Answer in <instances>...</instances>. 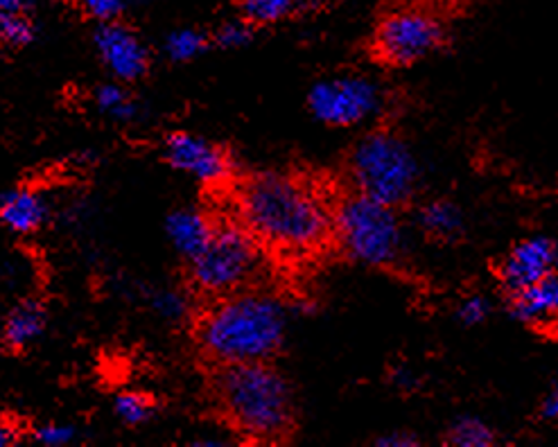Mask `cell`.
<instances>
[{
    "mask_svg": "<svg viewBox=\"0 0 558 447\" xmlns=\"http://www.w3.org/2000/svg\"><path fill=\"white\" fill-rule=\"evenodd\" d=\"M235 206L242 227L278 253H315L335 238L332 206L299 177L263 172L244 179Z\"/></svg>",
    "mask_w": 558,
    "mask_h": 447,
    "instance_id": "obj_1",
    "label": "cell"
},
{
    "mask_svg": "<svg viewBox=\"0 0 558 447\" xmlns=\"http://www.w3.org/2000/svg\"><path fill=\"white\" fill-rule=\"evenodd\" d=\"M288 330L283 303L258 292H238L215 303L197 322V343L217 366L269 362L281 353Z\"/></svg>",
    "mask_w": 558,
    "mask_h": 447,
    "instance_id": "obj_2",
    "label": "cell"
},
{
    "mask_svg": "<svg viewBox=\"0 0 558 447\" xmlns=\"http://www.w3.org/2000/svg\"><path fill=\"white\" fill-rule=\"evenodd\" d=\"M213 394L225 419L250 438L278 440L294 425L290 385L269 362L220 366Z\"/></svg>",
    "mask_w": 558,
    "mask_h": 447,
    "instance_id": "obj_3",
    "label": "cell"
},
{
    "mask_svg": "<svg viewBox=\"0 0 558 447\" xmlns=\"http://www.w3.org/2000/svg\"><path fill=\"white\" fill-rule=\"evenodd\" d=\"M349 177L355 193L400 208L414 197L421 168L405 141L391 132H371L351 152Z\"/></svg>",
    "mask_w": 558,
    "mask_h": 447,
    "instance_id": "obj_4",
    "label": "cell"
},
{
    "mask_svg": "<svg viewBox=\"0 0 558 447\" xmlns=\"http://www.w3.org/2000/svg\"><path fill=\"white\" fill-rule=\"evenodd\" d=\"M335 240L366 267H391L405 249V233L393 206L351 190L332 206Z\"/></svg>",
    "mask_w": 558,
    "mask_h": 447,
    "instance_id": "obj_5",
    "label": "cell"
},
{
    "mask_svg": "<svg viewBox=\"0 0 558 447\" xmlns=\"http://www.w3.org/2000/svg\"><path fill=\"white\" fill-rule=\"evenodd\" d=\"M260 242L242 224H220L210 242L189 261V278L199 294L225 299L242 292L260 269Z\"/></svg>",
    "mask_w": 558,
    "mask_h": 447,
    "instance_id": "obj_6",
    "label": "cell"
},
{
    "mask_svg": "<svg viewBox=\"0 0 558 447\" xmlns=\"http://www.w3.org/2000/svg\"><path fill=\"white\" fill-rule=\"evenodd\" d=\"M307 109L322 124L347 130L371 120L383 109V88L360 73L332 75L310 88Z\"/></svg>",
    "mask_w": 558,
    "mask_h": 447,
    "instance_id": "obj_7",
    "label": "cell"
},
{
    "mask_svg": "<svg viewBox=\"0 0 558 447\" xmlns=\"http://www.w3.org/2000/svg\"><path fill=\"white\" fill-rule=\"evenodd\" d=\"M446 41L444 25L423 10L389 12L376 27L374 55L387 67L405 69L437 52Z\"/></svg>",
    "mask_w": 558,
    "mask_h": 447,
    "instance_id": "obj_8",
    "label": "cell"
},
{
    "mask_svg": "<svg viewBox=\"0 0 558 447\" xmlns=\"http://www.w3.org/2000/svg\"><path fill=\"white\" fill-rule=\"evenodd\" d=\"M93 46L102 67L122 84L138 82L149 71V50L138 32L118 21L100 23L93 32Z\"/></svg>",
    "mask_w": 558,
    "mask_h": 447,
    "instance_id": "obj_9",
    "label": "cell"
},
{
    "mask_svg": "<svg viewBox=\"0 0 558 447\" xmlns=\"http://www.w3.org/2000/svg\"><path fill=\"white\" fill-rule=\"evenodd\" d=\"M161 154L177 172L189 174L202 183H220L231 172L227 152L191 132H172L163 138Z\"/></svg>",
    "mask_w": 558,
    "mask_h": 447,
    "instance_id": "obj_10",
    "label": "cell"
},
{
    "mask_svg": "<svg viewBox=\"0 0 558 447\" xmlns=\"http://www.w3.org/2000/svg\"><path fill=\"white\" fill-rule=\"evenodd\" d=\"M558 269V242L545 235H534L518 242L500 265V280L509 294L532 287Z\"/></svg>",
    "mask_w": 558,
    "mask_h": 447,
    "instance_id": "obj_11",
    "label": "cell"
},
{
    "mask_svg": "<svg viewBox=\"0 0 558 447\" xmlns=\"http://www.w3.org/2000/svg\"><path fill=\"white\" fill-rule=\"evenodd\" d=\"M0 219H3V227L14 235H35L48 221V202L35 188H12L3 195V202H0Z\"/></svg>",
    "mask_w": 558,
    "mask_h": 447,
    "instance_id": "obj_12",
    "label": "cell"
},
{
    "mask_svg": "<svg viewBox=\"0 0 558 447\" xmlns=\"http://www.w3.org/2000/svg\"><path fill=\"white\" fill-rule=\"evenodd\" d=\"M166 231L174 251L189 263L210 242L215 233V224L199 210L181 208L168 217Z\"/></svg>",
    "mask_w": 558,
    "mask_h": 447,
    "instance_id": "obj_13",
    "label": "cell"
},
{
    "mask_svg": "<svg viewBox=\"0 0 558 447\" xmlns=\"http://www.w3.org/2000/svg\"><path fill=\"white\" fill-rule=\"evenodd\" d=\"M48 312L41 301L23 299L5 316L3 343L10 350H25L33 346L46 330Z\"/></svg>",
    "mask_w": 558,
    "mask_h": 447,
    "instance_id": "obj_14",
    "label": "cell"
},
{
    "mask_svg": "<svg viewBox=\"0 0 558 447\" xmlns=\"http://www.w3.org/2000/svg\"><path fill=\"white\" fill-rule=\"evenodd\" d=\"M511 314L522 324H541L558 314V278L549 276L532 287L509 294Z\"/></svg>",
    "mask_w": 558,
    "mask_h": 447,
    "instance_id": "obj_15",
    "label": "cell"
},
{
    "mask_svg": "<svg viewBox=\"0 0 558 447\" xmlns=\"http://www.w3.org/2000/svg\"><path fill=\"white\" fill-rule=\"evenodd\" d=\"M416 224H418V229L429 238L450 240L461 233L463 217H461V210L452 202L437 200V202H429L418 208Z\"/></svg>",
    "mask_w": 558,
    "mask_h": 447,
    "instance_id": "obj_16",
    "label": "cell"
},
{
    "mask_svg": "<svg viewBox=\"0 0 558 447\" xmlns=\"http://www.w3.org/2000/svg\"><path fill=\"white\" fill-rule=\"evenodd\" d=\"M301 5L303 0H238V12L244 21L263 27L290 19Z\"/></svg>",
    "mask_w": 558,
    "mask_h": 447,
    "instance_id": "obj_17",
    "label": "cell"
},
{
    "mask_svg": "<svg viewBox=\"0 0 558 447\" xmlns=\"http://www.w3.org/2000/svg\"><path fill=\"white\" fill-rule=\"evenodd\" d=\"M98 109L118 122H132L138 116V105L130 95V90L122 86V82L100 84L93 93Z\"/></svg>",
    "mask_w": 558,
    "mask_h": 447,
    "instance_id": "obj_18",
    "label": "cell"
},
{
    "mask_svg": "<svg viewBox=\"0 0 558 447\" xmlns=\"http://www.w3.org/2000/svg\"><path fill=\"white\" fill-rule=\"evenodd\" d=\"M210 46H213V37L206 35V32L195 27H181L170 32L163 50L174 63H183V61H193L195 57L206 52Z\"/></svg>",
    "mask_w": 558,
    "mask_h": 447,
    "instance_id": "obj_19",
    "label": "cell"
},
{
    "mask_svg": "<svg viewBox=\"0 0 558 447\" xmlns=\"http://www.w3.org/2000/svg\"><path fill=\"white\" fill-rule=\"evenodd\" d=\"M113 411L128 427H138L154 416V400L141 391H122L113 400Z\"/></svg>",
    "mask_w": 558,
    "mask_h": 447,
    "instance_id": "obj_20",
    "label": "cell"
},
{
    "mask_svg": "<svg viewBox=\"0 0 558 447\" xmlns=\"http://www.w3.org/2000/svg\"><path fill=\"white\" fill-rule=\"evenodd\" d=\"M37 37L35 21L29 14H0V39L8 50H21Z\"/></svg>",
    "mask_w": 558,
    "mask_h": 447,
    "instance_id": "obj_21",
    "label": "cell"
},
{
    "mask_svg": "<svg viewBox=\"0 0 558 447\" xmlns=\"http://www.w3.org/2000/svg\"><path fill=\"white\" fill-rule=\"evenodd\" d=\"M448 443L457 447H488L495 443L493 430L480 419H459L448 432Z\"/></svg>",
    "mask_w": 558,
    "mask_h": 447,
    "instance_id": "obj_22",
    "label": "cell"
},
{
    "mask_svg": "<svg viewBox=\"0 0 558 447\" xmlns=\"http://www.w3.org/2000/svg\"><path fill=\"white\" fill-rule=\"evenodd\" d=\"M254 29H256V25H252L250 21H244L242 16H238L233 21L222 23L220 27L213 32V35H210L213 37V46L225 48V50L244 48V46L252 44Z\"/></svg>",
    "mask_w": 558,
    "mask_h": 447,
    "instance_id": "obj_23",
    "label": "cell"
},
{
    "mask_svg": "<svg viewBox=\"0 0 558 447\" xmlns=\"http://www.w3.org/2000/svg\"><path fill=\"white\" fill-rule=\"evenodd\" d=\"M73 3L86 19L96 23L118 21L130 8V0H73Z\"/></svg>",
    "mask_w": 558,
    "mask_h": 447,
    "instance_id": "obj_24",
    "label": "cell"
},
{
    "mask_svg": "<svg viewBox=\"0 0 558 447\" xmlns=\"http://www.w3.org/2000/svg\"><path fill=\"white\" fill-rule=\"evenodd\" d=\"M149 305L159 316L168 318V322H179L189 312V301L181 297V292L174 290H154L149 292Z\"/></svg>",
    "mask_w": 558,
    "mask_h": 447,
    "instance_id": "obj_25",
    "label": "cell"
},
{
    "mask_svg": "<svg viewBox=\"0 0 558 447\" xmlns=\"http://www.w3.org/2000/svg\"><path fill=\"white\" fill-rule=\"evenodd\" d=\"M33 440L46 447H61L75 440V427L64 423H46L33 432Z\"/></svg>",
    "mask_w": 558,
    "mask_h": 447,
    "instance_id": "obj_26",
    "label": "cell"
},
{
    "mask_svg": "<svg viewBox=\"0 0 558 447\" xmlns=\"http://www.w3.org/2000/svg\"><path fill=\"white\" fill-rule=\"evenodd\" d=\"M457 314H459V322L461 324L480 326V324L486 322L488 314H490V303H488V299L475 294V297H469V299L461 301Z\"/></svg>",
    "mask_w": 558,
    "mask_h": 447,
    "instance_id": "obj_27",
    "label": "cell"
},
{
    "mask_svg": "<svg viewBox=\"0 0 558 447\" xmlns=\"http://www.w3.org/2000/svg\"><path fill=\"white\" fill-rule=\"evenodd\" d=\"M23 438V427L19 425V421H14L12 416H3V423H0V445L10 447L21 443Z\"/></svg>",
    "mask_w": 558,
    "mask_h": 447,
    "instance_id": "obj_28",
    "label": "cell"
},
{
    "mask_svg": "<svg viewBox=\"0 0 558 447\" xmlns=\"http://www.w3.org/2000/svg\"><path fill=\"white\" fill-rule=\"evenodd\" d=\"M376 445H380V447H412V445H418V440H416L412 434L396 432V434H389V436L378 438Z\"/></svg>",
    "mask_w": 558,
    "mask_h": 447,
    "instance_id": "obj_29",
    "label": "cell"
},
{
    "mask_svg": "<svg viewBox=\"0 0 558 447\" xmlns=\"http://www.w3.org/2000/svg\"><path fill=\"white\" fill-rule=\"evenodd\" d=\"M35 0H0V14H29Z\"/></svg>",
    "mask_w": 558,
    "mask_h": 447,
    "instance_id": "obj_30",
    "label": "cell"
},
{
    "mask_svg": "<svg viewBox=\"0 0 558 447\" xmlns=\"http://www.w3.org/2000/svg\"><path fill=\"white\" fill-rule=\"evenodd\" d=\"M543 416L549 421H558V377L554 382L551 394L543 402Z\"/></svg>",
    "mask_w": 558,
    "mask_h": 447,
    "instance_id": "obj_31",
    "label": "cell"
},
{
    "mask_svg": "<svg viewBox=\"0 0 558 447\" xmlns=\"http://www.w3.org/2000/svg\"><path fill=\"white\" fill-rule=\"evenodd\" d=\"M305 3H322V0H303V5H305Z\"/></svg>",
    "mask_w": 558,
    "mask_h": 447,
    "instance_id": "obj_32",
    "label": "cell"
}]
</instances>
